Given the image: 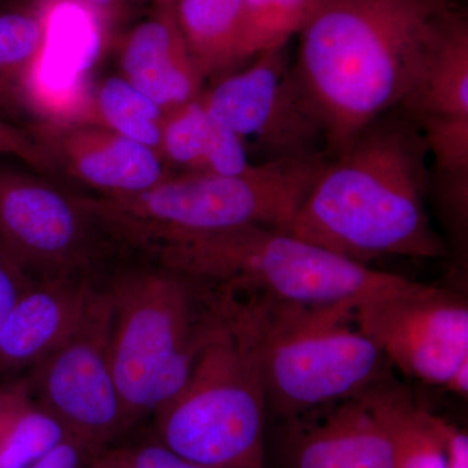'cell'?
Listing matches in <instances>:
<instances>
[{"label": "cell", "mask_w": 468, "mask_h": 468, "mask_svg": "<svg viewBox=\"0 0 468 468\" xmlns=\"http://www.w3.org/2000/svg\"><path fill=\"white\" fill-rule=\"evenodd\" d=\"M428 155L420 129L401 110L381 116L329 156L284 232L365 266L445 257L426 207Z\"/></svg>", "instance_id": "obj_1"}, {"label": "cell", "mask_w": 468, "mask_h": 468, "mask_svg": "<svg viewBox=\"0 0 468 468\" xmlns=\"http://www.w3.org/2000/svg\"><path fill=\"white\" fill-rule=\"evenodd\" d=\"M452 0H323L301 30L295 72L335 155L418 88Z\"/></svg>", "instance_id": "obj_2"}, {"label": "cell", "mask_w": 468, "mask_h": 468, "mask_svg": "<svg viewBox=\"0 0 468 468\" xmlns=\"http://www.w3.org/2000/svg\"><path fill=\"white\" fill-rule=\"evenodd\" d=\"M116 241L125 250L233 294L304 306H356L409 282L272 228L128 232Z\"/></svg>", "instance_id": "obj_3"}, {"label": "cell", "mask_w": 468, "mask_h": 468, "mask_svg": "<svg viewBox=\"0 0 468 468\" xmlns=\"http://www.w3.org/2000/svg\"><path fill=\"white\" fill-rule=\"evenodd\" d=\"M140 258L104 275L112 301L111 363L132 428L183 389L226 319L223 291Z\"/></svg>", "instance_id": "obj_4"}, {"label": "cell", "mask_w": 468, "mask_h": 468, "mask_svg": "<svg viewBox=\"0 0 468 468\" xmlns=\"http://www.w3.org/2000/svg\"><path fill=\"white\" fill-rule=\"evenodd\" d=\"M227 292L228 314L257 362L267 408L285 421L383 380L387 359L356 325L354 304L304 306Z\"/></svg>", "instance_id": "obj_5"}, {"label": "cell", "mask_w": 468, "mask_h": 468, "mask_svg": "<svg viewBox=\"0 0 468 468\" xmlns=\"http://www.w3.org/2000/svg\"><path fill=\"white\" fill-rule=\"evenodd\" d=\"M329 156L252 165L234 176L183 174L129 196H77L111 239L128 232L208 233L243 227L284 232Z\"/></svg>", "instance_id": "obj_6"}, {"label": "cell", "mask_w": 468, "mask_h": 468, "mask_svg": "<svg viewBox=\"0 0 468 468\" xmlns=\"http://www.w3.org/2000/svg\"><path fill=\"white\" fill-rule=\"evenodd\" d=\"M267 401L257 362L226 307V319L183 389L153 415V436L211 468H266Z\"/></svg>", "instance_id": "obj_7"}, {"label": "cell", "mask_w": 468, "mask_h": 468, "mask_svg": "<svg viewBox=\"0 0 468 468\" xmlns=\"http://www.w3.org/2000/svg\"><path fill=\"white\" fill-rule=\"evenodd\" d=\"M0 248L34 280L103 276L122 249L77 194L2 163Z\"/></svg>", "instance_id": "obj_8"}, {"label": "cell", "mask_w": 468, "mask_h": 468, "mask_svg": "<svg viewBox=\"0 0 468 468\" xmlns=\"http://www.w3.org/2000/svg\"><path fill=\"white\" fill-rule=\"evenodd\" d=\"M112 301L104 276L66 340L24 377L32 399L100 454L132 430L111 363Z\"/></svg>", "instance_id": "obj_9"}, {"label": "cell", "mask_w": 468, "mask_h": 468, "mask_svg": "<svg viewBox=\"0 0 468 468\" xmlns=\"http://www.w3.org/2000/svg\"><path fill=\"white\" fill-rule=\"evenodd\" d=\"M201 101L257 165L326 154L324 125L285 48L261 52L245 69L220 77Z\"/></svg>", "instance_id": "obj_10"}, {"label": "cell", "mask_w": 468, "mask_h": 468, "mask_svg": "<svg viewBox=\"0 0 468 468\" xmlns=\"http://www.w3.org/2000/svg\"><path fill=\"white\" fill-rule=\"evenodd\" d=\"M356 325L406 377L443 387L468 359V304L451 289L409 282L360 302Z\"/></svg>", "instance_id": "obj_11"}, {"label": "cell", "mask_w": 468, "mask_h": 468, "mask_svg": "<svg viewBox=\"0 0 468 468\" xmlns=\"http://www.w3.org/2000/svg\"><path fill=\"white\" fill-rule=\"evenodd\" d=\"M420 129L437 186H468V21L452 5L443 15L418 88L399 109Z\"/></svg>", "instance_id": "obj_12"}, {"label": "cell", "mask_w": 468, "mask_h": 468, "mask_svg": "<svg viewBox=\"0 0 468 468\" xmlns=\"http://www.w3.org/2000/svg\"><path fill=\"white\" fill-rule=\"evenodd\" d=\"M30 133L57 171L63 169L101 196L144 192L168 177L158 151L101 125L48 120Z\"/></svg>", "instance_id": "obj_13"}, {"label": "cell", "mask_w": 468, "mask_h": 468, "mask_svg": "<svg viewBox=\"0 0 468 468\" xmlns=\"http://www.w3.org/2000/svg\"><path fill=\"white\" fill-rule=\"evenodd\" d=\"M103 276L36 280L17 298L0 329V380L23 377L66 340Z\"/></svg>", "instance_id": "obj_14"}, {"label": "cell", "mask_w": 468, "mask_h": 468, "mask_svg": "<svg viewBox=\"0 0 468 468\" xmlns=\"http://www.w3.org/2000/svg\"><path fill=\"white\" fill-rule=\"evenodd\" d=\"M286 423L288 468H393L389 436L359 394Z\"/></svg>", "instance_id": "obj_15"}, {"label": "cell", "mask_w": 468, "mask_h": 468, "mask_svg": "<svg viewBox=\"0 0 468 468\" xmlns=\"http://www.w3.org/2000/svg\"><path fill=\"white\" fill-rule=\"evenodd\" d=\"M122 77L165 112L189 103L205 90V81L187 50L175 7H158L122 39Z\"/></svg>", "instance_id": "obj_16"}, {"label": "cell", "mask_w": 468, "mask_h": 468, "mask_svg": "<svg viewBox=\"0 0 468 468\" xmlns=\"http://www.w3.org/2000/svg\"><path fill=\"white\" fill-rule=\"evenodd\" d=\"M160 155L192 175L234 176L254 165L239 135L209 115L201 95L165 113Z\"/></svg>", "instance_id": "obj_17"}, {"label": "cell", "mask_w": 468, "mask_h": 468, "mask_svg": "<svg viewBox=\"0 0 468 468\" xmlns=\"http://www.w3.org/2000/svg\"><path fill=\"white\" fill-rule=\"evenodd\" d=\"M359 396L389 436L393 468H445L440 417L415 401L401 385L385 378Z\"/></svg>", "instance_id": "obj_18"}, {"label": "cell", "mask_w": 468, "mask_h": 468, "mask_svg": "<svg viewBox=\"0 0 468 468\" xmlns=\"http://www.w3.org/2000/svg\"><path fill=\"white\" fill-rule=\"evenodd\" d=\"M175 16L203 79H220L246 61L242 0H177Z\"/></svg>", "instance_id": "obj_19"}, {"label": "cell", "mask_w": 468, "mask_h": 468, "mask_svg": "<svg viewBox=\"0 0 468 468\" xmlns=\"http://www.w3.org/2000/svg\"><path fill=\"white\" fill-rule=\"evenodd\" d=\"M48 0L0 5V112L26 109L29 77L45 48Z\"/></svg>", "instance_id": "obj_20"}, {"label": "cell", "mask_w": 468, "mask_h": 468, "mask_svg": "<svg viewBox=\"0 0 468 468\" xmlns=\"http://www.w3.org/2000/svg\"><path fill=\"white\" fill-rule=\"evenodd\" d=\"M165 113L124 77L112 76L89 95L81 122L103 126L160 154Z\"/></svg>", "instance_id": "obj_21"}, {"label": "cell", "mask_w": 468, "mask_h": 468, "mask_svg": "<svg viewBox=\"0 0 468 468\" xmlns=\"http://www.w3.org/2000/svg\"><path fill=\"white\" fill-rule=\"evenodd\" d=\"M323 0H242V48L246 61L285 48L318 11Z\"/></svg>", "instance_id": "obj_22"}, {"label": "cell", "mask_w": 468, "mask_h": 468, "mask_svg": "<svg viewBox=\"0 0 468 468\" xmlns=\"http://www.w3.org/2000/svg\"><path fill=\"white\" fill-rule=\"evenodd\" d=\"M70 437L66 426L32 399L17 412L0 441V468L30 466Z\"/></svg>", "instance_id": "obj_23"}, {"label": "cell", "mask_w": 468, "mask_h": 468, "mask_svg": "<svg viewBox=\"0 0 468 468\" xmlns=\"http://www.w3.org/2000/svg\"><path fill=\"white\" fill-rule=\"evenodd\" d=\"M101 454L119 468H211L176 454L153 433L143 439L113 443Z\"/></svg>", "instance_id": "obj_24"}, {"label": "cell", "mask_w": 468, "mask_h": 468, "mask_svg": "<svg viewBox=\"0 0 468 468\" xmlns=\"http://www.w3.org/2000/svg\"><path fill=\"white\" fill-rule=\"evenodd\" d=\"M0 156H12L39 175L54 174V165L30 131L18 128L0 117Z\"/></svg>", "instance_id": "obj_25"}, {"label": "cell", "mask_w": 468, "mask_h": 468, "mask_svg": "<svg viewBox=\"0 0 468 468\" xmlns=\"http://www.w3.org/2000/svg\"><path fill=\"white\" fill-rule=\"evenodd\" d=\"M34 282L36 280L0 248V329L15 302Z\"/></svg>", "instance_id": "obj_26"}, {"label": "cell", "mask_w": 468, "mask_h": 468, "mask_svg": "<svg viewBox=\"0 0 468 468\" xmlns=\"http://www.w3.org/2000/svg\"><path fill=\"white\" fill-rule=\"evenodd\" d=\"M97 455L85 443L70 437L41 460L26 468H90L91 462Z\"/></svg>", "instance_id": "obj_27"}, {"label": "cell", "mask_w": 468, "mask_h": 468, "mask_svg": "<svg viewBox=\"0 0 468 468\" xmlns=\"http://www.w3.org/2000/svg\"><path fill=\"white\" fill-rule=\"evenodd\" d=\"M32 399L26 377L0 380V441L5 431L27 402Z\"/></svg>", "instance_id": "obj_28"}, {"label": "cell", "mask_w": 468, "mask_h": 468, "mask_svg": "<svg viewBox=\"0 0 468 468\" xmlns=\"http://www.w3.org/2000/svg\"><path fill=\"white\" fill-rule=\"evenodd\" d=\"M445 445V468H468V437L463 430L440 417Z\"/></svg>", "instance_id": "obj_29"}, {"label": "cell", "mask_w": 468, "mask_h": 468, "mask_svg": "<svg viewBox=\"0 0 468 468\" xmlns=\"http://www.w3.org/2000/svg\"><path fill=\"white\" fill-rule=\"evenodd\" d=\"M449 392L466 399L468 393V359L452 372L451 378L443 385Z\"/></svg>", "instance_id": "obj_30"}, {"label": "cell", "mask_w": 468, "mask_h": 468, "mask_svg": "<svg viewBox=\"0 0 468 468\" xmlns=\"http://www.w3.org/2000/svg\"><path fill=\"white\" fill-rule=\"evenodd\" d=\"M84 2L98 16L109 18L115 16L128 0H84Z\"/></svg>", "instance_id": "obj_31"}, {"label": "cell", "mask_w": 468, "mask_h": 468, "mask_svg": "<svg viewBox=\"0 0 468 468\" xmlns=\"http://www.w3.org/2000/svg\"><path fill=\"white\" fill-rule=\"evenodd\" d=\"M90 468H119L116 466L113 462H111L109 458L106 457V455L100 454L97 455V457L94 458L91 462Z\"/></svg>", "instance_id": "obj_32"}, {"label": "cell", "mask_w": 468, "mask_h": 468, "mask_svg": "<svg viewBox=\"0 0 468 468\" xmlns=\"http://www.w3.org/2000/svg\"><path fill=\"white\" fill-rule=\"evenodd\" d=\"M155 2L158 7H175L177 0H155Z\"/></svg>", "instance_id": "obj_33"}]
</instances>
